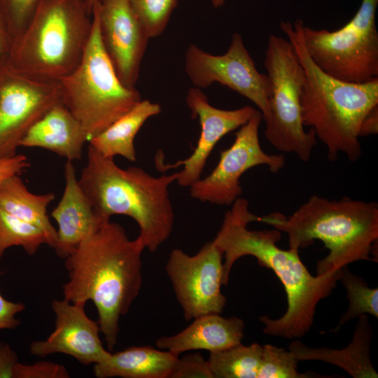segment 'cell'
<instances>
[{"label":"cell","instance_id":"cell-10","mask_svg":"<svg viewBox=\"0 0 378 378\" xmlns=\"http://www.w3.org/2000/svg\"><path fill=\"white\" fill-rule=\"evenodd\" d=\"M262 120V114L257 110L239 127L232 144L221 151L213 171L188 187L192 198L202 202L230 206L242 193L240 178L246 171L265 165L271 172L278 173L285 167V157L282 154H268L261 148L258 131Z\"/></svg>","mask_w":378,"mask_h":378},{"label":"cell","instance_id":"cell-37","mask_svg":"<svg viewBox=\"0 0 378 378\" xmlns=\"http://www.w3.org/2000/svg\"><path fill=\"white\" fill-rule=\"evenodd\" d=\"M102 0H87L88 1V6L90 7V8L91 9V10L92 11V8L93 6L99 3L100 1H102Z\"/></svg>","mask_w":378,"mask_h":378},{"label":"cell","instance_id":"cell-31","mask_svg":"<svg viewBox=\"0 0 378 378\" xmlns=\"http://www.w3.org/2000/svg\"><path fill=\"white\" fill-rule=\"evenodd\" d=\"M26 364L18 362V357L8 344L0 343V378H25Z\"/></svg>","mask_w":378,"mask_h":378},{"label":"cell","instance_id":"cell-4","mask_svg":"<svg viewBox=\"0 0 378 378\" xmlns=\"http://www.w3.org/2000/svg\"><path fill=\"white\" fill-rule=\"evenodd\" d=\"M177 172L154 176L142 168L122 169L89 145L87 162L78 178L97 218L102 223L113 215L127 216L139 229L145 248L155 252L171 236L174 212L169 186Z\"/></svg>","mask_w":378,"mask_h":378},{"label":"cell","instance_id":"cell-7","mask_svg":"<svg viewBox=\"0 0 378 378\" xmlns=\"http://www.w3.org/2000/svg\"><path fill=\"white\" fill-rule=\"evenodd\" d=\"M61 102L80 122L88 141L141 100L135 88L118 78L102 43L98 18L92 10L90 38L78 66L59 80Z\"/></svg>","mask_w":378,"mask_h":378},{"label":"cell","instance_id":"cell-26","mask_svg":"<svg viewBox=\"0 0 378 378\" xmlns=\"http://www.w3.org/2000/svg\"><path fill=\"white\" fill-rule=\"evenodd\" d=\"M48 240L38 227L30 224L0 207V258L8 248L21 246L29 255L35 254Z\"/></svg>","mask_w":378,"mask_h":378},{"label":"cell","instance_id":"cell-11","mask_svg":"<svg viewBox=\"0 0 378 378\" xmlns=\"http://www.w3.org/2000/svg\"><path fill=\"white\" fill-rule=\"evenodd\" d=\"M185 71L194 87L202 89L218 83L252 102L265 122L270 115V87L246 49L241 35L234 32L227 50L214 55L195 44L186 52Z\"/></svg>","mask_w":378,"mask_h":378},{"label":"cell","instance_id":"cell-28","mask_svg":"<svg viewBox=\"0 0 378 378\" xmlns=\"http://www.w3.org/2000/svg\"><path fill=\"white\" fill-rule=\"evenodd\" d=\"M149 38L161 35L178 6V0H127Z\"/></svg>","mask_w":378,"mask_h":378},{"label":"cell","instance_id":"cell-29","mask_svg":"<svg viewBox=\"0 0 378 378\" xmlns=\"http://www.w3.org/2000/svg\"><path fill=\"white\" fill-rule=\"evenodd\" d=\"M41 0H0L13 41L24 29Z\"/></svg>","mask_w":378,"mask_h":378},{"label":"cell","instance_id":"cell-6","mask_svg":"<svg viewBox=\"0 0 378 378\" xmlns=\"http://www.w3.org/2000/svg\"><path fill=\"white\" fill-rule=\"evenodd\" d=\"M92 11L87 0H41L12 43L5 66L58 81L79 64L90 36Z\"/></svg>","mask_w":378,"mask_h":378},{"label":"cell","instance_id":"cell-5","mask_svg":"<svg viewBox=\"0 0 378 378\" xmlns=\"http://www.w3.org/2000/svg\"><path fill=\"white\" fill-rule=\"evenodd\" d=\"M259 222L286 232L290 248L321 241L329 253L318 261L316 274L372 260L378 239V204L347 197L330 200L314 195L290 216L274 212L260 216Z\"/></svg>","mask_w":378,"mask_h":378},{"label":"cell","instance_id":"cell-34","mask_svg":"<svg viewBox=\"0 0 378 378\" xmlns=\"http://www.w3.org/2000/svg\"><path fill=\"white\" fill-rule=\"evenodd\" d=\"M13 38L0 4V69L5 66L11 49Z\"/></svg>","mask_w":378,"mask_h":378},{"label":"cell","instance_id":"cell-36","mask_svg":"<svg viewBox=\"0 0 378 378\" xmlns=\"http://www.w3.org/2000/svg\"><path fill=\"white\" fill-rule=\"evenodd\" d=\"M225 1L226 0H211V4L216 8H218L223 6L225 4Z\"/></svg>","mask_w":378,"mask_h":378},{"label":"cell","instance_id":"cell-9","mask_svg":"<svg viewBox=\"0 0 378 378\" xmlns=\"http://www.w3.org/2000/svg\"><path fill=\"white\" fill-rule=\"evenodd\" d=\"M378 0H362L354 17L335 31L303 24L305 48L326 73L346 82L364 83L378 78Z\"/></svg>","mask_w":378,"mask_h":378},{"label":"cell","instance_id":"cell-25","mask_svg":"<svg viewBox=\"0 0 378 378\" xmlns=\"http://www.w3.org/2000/svg\"><path fill=\"white\" fill-rule=\"evenodd\" d=\"M339 281L346 289L349 306L331 332L340 331L346 323L363 314L378 318L377 288H370L364 279L351 273L347 266L339 270Z\"/></svg>","mask_w":378,"mask_h":378},{"label":"cell","instance_id":"cell-1","mask_svg":"<svg viewBox=\"0 0 378 378\" xmlns=\"http://www.w3.org/2000/svg\"><path fill=\"white\" fill-rule=\"evenodd\" d=\"M249 211L247 200L239 197L226 212L212 241L223 254V285L229 282L236 261L247 255L256 258L262 267L271 269L281 282L287 298V309L276 319L264 315L259 321L262 332L286 339L304 336L314 325L319 302L328 297L339 281V270L313 276L299 255V250L280 248L276 243L281 232L276 229L251 230L248 224L258 221Z\"/></svg>","mask_w":378,"mask_h":378},{"label":"cell","instance_id":"cell-13","mask_svg":"<svg viewBox=\"0 0 378 378\" xmlns=\"http://www.w3.org/2000/svg\"><path fill=\"white\" fill-rule=\"evenodd\" d=\"M61 102L58 81L0 69V159L17 154L29 129Z\"/></svg>","mask_w":378,"mask_h":378},{"label":"cell","instance_id":"cell-23","mask_svg":"<svg viewBox=\"0 0 378 378\" xmlns=\"http://www.w3.org/2000/svg\"><path fill=\"white\" fill-rule=\"evenodd\" d=\"M55 198L53 192L35 194L30 192L20 175L10 176L0 184V207L43 230L48 238V246L52 248L57 239V230L48 218L47 209Z\"/></svg>","mask_w":378,"mask_h":378},{"label":"cell","instance_id":"cell-17","mask_svg":"<svg viewBox=\"0 0 378 378\" xmlns=\"http://www.w3.org/2000/svg\"><path fill=\"white\" fill-rule=\"evenodd\" d=\"M64 179L62 196L51 216L58 225L53 248L65 259L104 223L97 218L82 190L71 161L66 160L64 164Z\"/></svg>","mask_w":378,"mask_h":378},{"label":"cell","instance_id":"cell-12","mask_svg":"<svg viewBox=\"0 0 378 378\" xmlns=\"http://www.w3.org/2000/svg\"><path fill=\"white\" fill-rule=\"evenodd\" d=\"M223 252L212 241L192 255L180 248L171 251L165 271L186 321L223 311Z\"/></svg>","mask_w":378,"mask_h":378},{"label":"cell","instance_id":"cell-18","mask_svg":"<svg viewBox=\"0 0 378 378\" xmlns=\"http://www.w3.org/2000/svg\"><path fill=\"white\" fill-rule=\"evenodd\" d=\"M244 327L243 320L237 316L205 314L194 318L179 332L159 337L155 345L177 356L200 349L219 351L241 344Z\"/></svg>","mask_w":378,"mask_h":378},{"label":"cell","instance_id":"cell-19","mask_svg":"<svg viewBox=\"0 0 378 378\" xmlns=\"http://www.w3.org/2000/svg\"><path fill=\"white\" fill-rule=\"evenodd\" d=\"M87 141L88 134L80 122L59 102L29 129L20 146L43 148L73 162L82 158Z\"/></svg>","mask_w":378,"mask_h":378},{"label":"cell","instance_id":"cell-15","mask_svg":"<svg viewBox=\"0 0 378 378\" xmlns=\"http://www.w3.org/2000/svg\"><path fill=\"white\" fill-rule=\"evenodd\" d=\"M186 104L192 118H198L200 125L196 146L189 157L172 164H164L162 160L156 159V166L162 172L183 166L176 180L182 187H189L201 178L217 143L227 134L244 125L257 111L251 106L233 110L216 108L209 104L201 89L195 87L188 90Z\"/></svg>","mask_w":378,"mask_h":378},{"label":"cell","instance_id":"cell-14","mask_svg":"<svg viewBox=\"0 0 378 378\" xmlns=\"http://www.w3.org/2000/svg\"><path fill=\"white\" fill-rule=\"evenodd\" d=\"M102 43L120 81L134 88L150 38L127 0L95 4Z\"/></svg>","mask_w":378,"mask_h":378},{"label":"cell","instance_id":"cell-30","mask_svg":"<svg viewBox=\"0 0 378 378\" xmlns=\"http://www.w3.org/2000/svg\"><path fill=\"white\" fill-rule=\"evenodd\" d=\"M214 378L208 360L200 353L178 358L170 378Z\"/></svg>","mask_w":378,"mask_h":378},{"label":"cell","instance_id":"cell-22","mask_svg":"<svg viewBox=\"0 0 378 378\" xmlns=\"http://www.w3.org/2000/svg\"><path fill=\"white\" fill-rule=\"evenodd\" d=\"M160 112V104L141 99L127 113L92 138L88 141L89 145L104 157L121 156L130 162H135L136 135L148 119Z\"/></svg>","mask_w":378,"mask_h":378},{"label":"cell","instance_id":"cell-32","mask_svg":"<svg viewBox=\"0 0 378 378\" xmlns=\"http://www.w3.org/2000/svg\"><path fill=\"white\" fill-rule=\"evenodd\" d=\"M24 309L25 305L23 303L8 301L0 293V330L14 329L19 326L20 321L15 316Z\"/></svg>","mask_w":378,"mask_h":378},{"label":"cell","instance_id":"cell-33","mask_svg":"<svg viewBox=\"0 0 378 378\" xmlns=\"http://www.w3.org/2000/svg\"><path fill=\"white\" fill-rule=\"evenodd\" d=\"M29 165L28 158L23 154L0 159V184L10 176L20 175Z\"/></svg>","mask_w":378,"mask_h":378},{"label":"cell","instance_id":"cell-3","mask_svg":"<svg viewBox=\"0 0 378 378\" xmlns=\"http://www.w3.org/2000/svg\"><path fill=\"white\" fill-rule=\"evenodd\" d=\"M303 24L300 19L293 23H280L304 71L300 98L303 125L310 127L326 147L330 162L337 160L340 153L356 162L362 153L360 125L369 112L378 106V78L351 83L326 73L305 48Z\"/></svg>","mask_w":378,"mask_h":378},{"label":"cell","instance_id":"cell-24","mask_svg":"<svg viewBox=\"0 0 378 378\" xmlns=\"http://www.w3.org/2000/svg\"><path fill=\"white\" fill-rule=\"evenodd\" d=\"M262 353V346L256 342L241 343L211 352L207 360L214 378H257Z\"/></svg>","mask_w":378,"mask_h":378},{"label":"cell","instance_id":"cell-21","mask_svg":"<svg viewBox=\"0 0 378 378\" xmlns=\"http://www.w3.org/2000/svg\"><path fill=\"white\" fill-rule=\"evenodd\" d=\"M177 356L150 346H132L115 353L94 364L97 378H170Z\"/></svg>","mask_w":378,"mask_h":378},{"label":"cell","instance_id":"cell-35","mask_svg":"<svg viewBox=\"0 0 378 378\" xmlns=\"http://www.w3.org/2000/svg\"><path fill=\"white\" fill-rule=\"evenodd\" d=\"M378 132V106L365 117L360 127L359 136L375 134Z\"/></svg>","mask_w":378,"mask_h":378},{"label":"cell","instance_id":"cell-20","mask_svg":"<svg viewBox=\"0 0 378 378\" xmlns=\"http://www.w3.org/2000/svg\"><path fill=\"white\" fill-rule=\"evenodd\" d=\"M372 337L368 316L363 314L358 317L351 342L343 349L310 347L295 340L289 350L298 361L320 360L340 368L353 378H377L370 357Z\"/></svg>","mask_w":378,"mask_h":378},{"label":"cell","instance_id":"cell-8","mask_svg":"<svg viewBox=\"0 0 378 378\" xmlns=\"http://www.w3.org/2000/svg\"><path fill=\"white\" fill-rule=\"evenodd\" d=\"M269 81V118L265 136L276 150L308 162L317 143L312 129L304 130L301 94L304 71L288 40L270 34L264 61Z\"/></svg>","mask_w":378,"mask_h":378},{"label":"cell","instance_id":"cell-2","mask_svg":"<svg viewBox=\"0 0 378 378\" xmlns=\"http://www.w3.org/2000/svg\"><path fill=\"white\" fill-rule=\"evenodd\" d=\"M144 249L138 237L130 239L121 225L110 220L65 258L69 280L62 286L64 299L94 303L100 332L111 352L118 342L120 319L141 288Z\"/></svg>","mask_w":378,"mask_h":378},{"label":"cell","instance_id":"cell-27","mask_svg":"<svg viewBox=\"0 0 378 378\" xmlns=\"http://www.w3.org/2000/svg\"><path fill=\"white\" fill-rule=\"evenodd\" d=\"M298 359L292 351L272 344L262 346L257 378H308L314 374L300 373Z\"/></svg>","mask_w":378,"mask_h":378},{"label":"cell","instance_id":"cell-16","mask_svg":"<svg viewBox=\"0 0 378 378\" xmlns=\"http://www.w3.org/2000/svg\"><path fill=\"white\" fill-rule=\"evenodd\" d=\"M52 308L56 316L55 330L46 340L30 344L31 355L43 358L64 354L84 365L99 363L109 356L111 351L104 349L99 337V324L87 316L84 304L54 300Z\"/></svg>","mask_w":378,"mask_h":378}]
</instances>
